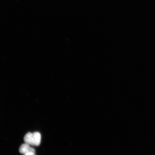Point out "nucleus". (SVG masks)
I'll return each instance as SVG.
<instances>
[{
  "label": "nucleus",
  "instance_id": "nucleus-1",
  "mask_svg": "<svg viewBox=\"0 0 155 155\" xmlns=\"http://www.w3.org/2000/svg\"><path fill=\"white\" fill-rule=\"evenodd\" d=\"M41 137L40 133L38 132L28 133L25 136L24 141L25 143L29 145L38 146L40 144Z\"/></svg>",
  "mask_w": 155,
  "mask_h": 155
},
{
  "label": "nucleus",
  "instance_id": "nucleus-2",
  "mask_svg": "<svg viewBox=\"0 0 155 155\" xmlns=\"http://www.w3.org/2000/svg\"><path fill=\"white\" fill-rule=\"evenodd\" d=\"M19 152L21 154L24 155L29 153H35V150L34 148L30 146V145L25 143L21 145L19 149Z\"/></svg>",
  "mask_w": 155,
  "mask_h": 155
},
{
  "label": "nucleus",
  "instance_id": "nucleus-3",
  "mask_svg": "<svg viewBox=\"0 0 155 155\" xmlns=\"http://www.w3.org/2000/svg\"><path fill=\"white\" fill-rule=\"evenodd\" d=\"M24 155H36L35 154V152H31L28 153H27Z\"/></svg>",
  "mask_w": 155,
  "mask_h": 155
}]
</instances>
